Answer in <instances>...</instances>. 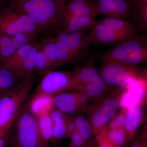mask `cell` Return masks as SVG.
I'll return each instance as SVG.
<instances>
[{"label": "cell", "instance_id": "14", "mask_svg": "<svg viewBox=\"0 0 147 147\" xmlns=\"http://www.w3.org/2000/svg\"><path fill=\"white\" fill-rule=\"evenodd\" d=\"M36 37L25 34L7 35L0 34V61H4L14 54L22 46L35 40Z\"/></svg>", "mask_w": 147, "mask_h": 147}, {"label": "cell", "instance_id": "8", "mask_svg": "<svg viewBox=\"0 0 147 147\" xmlns=\"http://www.w3.org/2000/svg\"><path fill=\"white\" fill-rule=\"evenodd\" d=\"M15 123L13 141L16 147H47L38 129V118L26 105L19 112Z\"/></svg>", "mask_w": 147, "mask_h": 147}, {"label": "cell", "instance_id": "29", "mask_svg": "<svg viewBox=\"0 0 147 147\" xmlns=\"http://www.w3.org/2000/svg\"><path fill=\"white\" fill-rule=\"evenodd\" d=\"M71 139L70 144L67 147H96L95 143L90 144L86 142L77 131L69 135Z\"/></svg>", "mask_w": 147, "mask_h": 147}, {"label": "cell", "instance_id": "22", "mask_svg": "<svg viewBox=\"0 0 147 147\" xmlns=\"http://www.w3.org/2000/svg\"><path fill=\"white\" fill-rule=\"evenodd\" d=\"M36 42L35 40L28 42L19 48L12 56L3 61V66L13 71L24 58L30 52Z\"/></svg>", "mask_w": 147, "mask_h": 147}, {"label": "cell", "instance_id": "23", "mask_svg": "<svg viewBox=\"0 0 147 147\" xmlns=\"http://www.w3.org/2000/svg\"><path fill=\"white\" fill-rule=\"evenodd\" d=\"M134 18L137 29L144 32L147 30V0H131Z\"/></svg>", "mask_w": 147, "mask_h": 147}, {"label": "cell", "instance_id": "6", "mask_svg": "<svg viewBox=\"0 0 147 147\" xmlns=\"http://www.w3.org/2000/svg\"><path fill=\"white\" fill-rule=\"evenodd\" d=\"M58 60L57 68L75 59L84 57L91 44L84 32H69L56 28Z\"/></svg>", "mask_w": 147, "mask_h": 147}, {"label": "cell", "instance_id": "11", "mask_svg": "<svg viewBox=\"0 0 147 147\" xmlns=\"http://www.w3.org/2000/svg\"><path fill=\"white\" fill-rule=\"evenodd\" d=\"M72 72L68 71H50L45 75L37 88L36 92L55 96L72 91Z\"/></svg>", "mask_w": 147, "mask_h": 147}, {"label": "cell", "instance_id": "35", "mask_svg": "<svg viewBox=\"0 0 147 147\" xmlns=\"http://www.w3.org/2000/svg\"></svg>", "mask_w": 147, "mask_h": 147}, {"label": "cell", "instance_id": "19", "mask_svg": "<svg viewBox=\"0 0 147 147\" xmlns=\"http://www.w3.org/2000/svg\"><path fill=\"white\" fill-rule=\"evenodd\" d=\"M41 42H37L28 55L13 71L17 76L30 80L34 71L37 55L40 49Z\"/></svg>", "mask_w": 147, "mask_h": 147}, {"label": "cell", "instance_id": "24", "mask_svg": "<svg viewBox=\"0 0 147 147\" xmlns=\"http://www.w3.org/2000/svg\"><path fill=\"white\" fill-rule=\"evenodd\" d=\"M72 118L76 126V131L81 137L88 143H95L92 139L93 134L90 124L83 113L74 115Z\"/></svg>", "mask_w": 147, "mask_h": 147}, {"label": "cell", "instance_id": "30", "mask_svg": "<svg viewBox=\"0 0 147 147\" xmlns=\"http://www.w3.org/2000/svg\"><path fill=\"white\" fill-rule=\"evenodd\" d=\"M129 147H147V135L142 134Z\"/></svg>", "mask_w": 147, "mask_h": 147}, {"label": "cell", "instance_id": "12", "mask_svg": "<svg viewBox=\"0 0 147 147\" xmlns=\"http://www.w3.org/2000/svg\"><path fill=\"white\" fill-rule=\"evenodd\" d=\"M72 91L63 92L54 96V106L67 115L86 112L90 100L81 93Z\"/></svg>", "mask_w": 147, "mask_h": 147}, {"label": "cell", "instance_id": "18", "mask_svg": "<svg viewBox=\"0 0 147 147\" xmlns=\"http://www.w3.org/2000/svg\"><path fill=\"white\" fill-rule=\"evenodd\" d=\"M54 96L42 92H36L28 106L30 111L37 118L50 113L55 107Z\"/></svg>", "mask_w": 147, "mask_h": 147}, {"label": "cell", "instance_id": "21", "mask_svg": "<svg viewBox=\"0 0 147 147\" xmlns=\"http://www.w3.org/2000/svg\"><path fill=\"white\" fill-rule=\"evenodd\" d=\"M96 139H102L115 147H125L128 141L124 129L111 128L104 127L96 137Z\"/></svg>", "mask_w": 147, "mask_h": 147}, {"label": "cell", "instance_id": "15", "mask_svg": "<svg viewBox=\"0 0 147 147\" xmlns=\"http://www.w3.org/2000/svg\"><path fill=\"white\" fill-rule=\"evenodd\" d=\"M143 105L142 103H138L128 108L124 127L128 144L136 136L137 130L144 120V110Z\"/></svg>", "mask_w": 147, "mask_h": 147}, {"label": "cell", "instance_id": "13", "mask_svg": "<svg viewBox=\"0 0 147 147\" xmlns=\"http://www.w3.org/2000/svg\"><path fill=\"white\" fill-rule=\"evenodd\" d=\"M94 4L98 15H103L128 21L134 18L131 0H90Z\"/></svg>", "mask_w": 147, "mask_h": 147}, {"label": "cell", "instance_id": "32", "mask_svg": "<svg viewBox=\"0 0 147 147\" xmlns=\"http://www.w3.org/2000/svg\"><path fill=\"white\" fill-rule=\"evenodd\" d=\"M96 142L98 144L97 147H115L104 139H96Z\"/></svg>", "mask_w": 147, "mask_h": 147}, {"label": "cell", "instance_id": "17", "mask_svg": "<svg viewBox=\"0 0 147 147\" xmlns=\"http://www.w3.org/2000/svg\"><path fill=\"white\" fill-rule=\"evenodd\" d=\"M95 18L90 16H74L65 18L56 28L69 32H84L91 29L95 24Z\"/></svg>", "mask_w": 147, "mask_h": 147}, {"label": "cell", "instance_id": "25", "mask_svg": "<svg viewBox=\"0 0 147 147\" xmlns=\"http://www.w3.org/2000/svg\"><path fill=\"white\" fill-rule=\"evenodd\" d=\"M42 47L47 56L49 64V71L57 68L58 58L55 37L49 36L41 41Z\"/></svg>", "mask_w": 147, "mask_h": 147}, {"label": "cell", "instance_id": "26", "mask_svg": "<svg viewBox=\"0 0 147 147\" xmlns=\"http://www.w3.org/2000/svg\"><path fill=\"white\" fill-rule=\"evenodd\" d=\"M38 129L42 141L48 146L53 136V125L50 113L37 118Z\"/></svg>", "mask_w": 147, "mask_h": 147}, {"label": "cell", "instance_id": "27", "mask_svg": "<svg viewBox=\"0 0 147 147\" xmlns=\"http://www.w3.org/2000/svg\"><path fill=\"white\" fill-rule=\"evenodd\" d=\"M17 77L10 69L3 67L0 68V96L16 85Z\"/></svg>", "mask_w": 147, "mask_h": 147}, {"label": "cell", "instance_id": "34", "mask_svg": "<svg viewBox=\"0 0 147 147\" xmlns=\"http://www.w3.org/2000/svg\"><path fill=\"white\" fill-rule=\"evenodd\" d=\"M1 9H0V11H1Z\"/></svg>", "mask_w": 147, "mask_h": 147}, {"label": "cell", "instance_id": "28", "mask_svg": "<svg viewBox=\"0 0 147 147\" xmlns=\"http://www.w3.org/2000/svg\"><path fill=\"white\" fill-rule=\"evenodd\" d=\"M128 108L124 107L108 123L107 126L109 128L124 129Z\"/></svg>", "mask_w": 147, "mask_h": 147}, {"label": "cell", "instance_id": "7", "mask_svg": "<svg viewBox=\"0 0 147 147\" xmlns=\"http://www.w3.org/2000/svg\"><path fill=\"white\" fill-rule=\"evenodd\" d=\"M33 84L30 79L25 80L0 96V127L8 130L12 125Z\"/></svg>", "mask_w": 147, "mask_h": 147}, {"label": "cell", "instance_id": "2", "mask_svg": "<svg viewBox=\"0 0 147 147\" xmlns=\"http://www.w3.org/2000/svg\"><path fill=\"white\" fill-rule=\"evenodd\" d=\"M136 34L129 21L105 16L96 20L88 36L91 44L117 45Z\"/></svg>", "mask_w": 147, "mask_h": 147}, {"label": "cell", "instance_id": "9", "mask_svg": "<svg viewBox=\"0 0 147 147\" xmlns=\"http://www.w3.org/2000/svg\"><path fill=\"white\" fill-rule=\"evenodd\" d=\"M98 69L110 91H127L130 82L144 72L141 71L139 65L117 63H102Z\"/></svg>", "mask_w": 147, "mask_h": 147}, {"label": "cell", "instance_id": "10", "mask_svg": "<svg viewBox=\"0 0 147 147\" xmlns=\"http://www.w3.org/2000/svg\"><path fill=\"white\" fill-rule=\"evenodd\" d=\"M40 32L36 25L26 14L17 11L10 6L0 11V34L16 35L22 34L37 37Z\"/></svg>", "mask_w": 147, "mask_h": 147}, {"label": "cell", "instance_id": "20", "mask_svg": "<svg viewBox=\"0 0 147 147\" xmlns=\"http://www.w3.org/2000/svg\"><path fill=\"white\" fill-rule=\"evenodd\" d=\"M50 115L53 121V136L51 140L57 142L69 137L67 129V115L54 107L50 111Z\"/></svg>", "mask_w": 147, "mask_h": 147}, {"label": "cell", "instance_id": "16", "mask_svg": "<svg viewBox=\"0 0 147 147\" xmlns=\"http://www.w3.org/2000/svg\"><path fill=\"white\" fill-rule=\"evenodd\" d=\"M74 16H88L95 18L98 15L94 4L90 0H67L62 20Z\"/></svg>", "mask_w": 147, "mask_h": 147}, {"label": "cell", "instance_id": "3", "mask_svg": "<svg viewBox=\"0 0 147 147\" xmlns=\"http://www.w3.org/2000/svg\"><path fill=\"white\" fill-rule=\"evenodd\" d=\"M72 76V91L81 93L90 100H98L110 92L92 60L75 68Z\"/></svg>", "mask_w": 147, "mask_h": 147}, {"label": "cell", "instance_id": "5", "mask_svg": "<svg viewBox=\"0 0 147 147\" xmlns=\"http://www.w3.org/2000/svg\"><path fill=\"white\" fill-rule=\"evenodd\" d=\"M126 91H110L102 98L92 101L89 105L86 112L87 118L95 137L115 115Z\"/></svg>", "mask_w": 147, "mask_h": 147}, {"label": "cell", "instance_id": "33", "mask_svg": "<svg viewBox=\"0 0 147 147\" xmlns=\"http://www.w3.org/2000/svg\"><path fill=\"white\" fill-rule=\"evenodd\" d=\"M7 130L0 127V138H3L6 135Z\"/></svg>", "mask_w": 147, "mask_h": 147}, {"label": "cell", "instance_id": "31", "mask_svg": "<svg viewBox=\"0 0 147 147\" xmlns=\"http://www.w3.org/2000/svg\"><path fill=\"white\" fill-rule=\"evenodd\" d=\"M67 129L69 137L70 134L76 131V126L72 117H69L68 115L67 120Z\"/></svg>", "mask_w": 147, "mask_h": 147}, {"label": "cell", "instance_id": "4", "mask_svg": "<svg viewBox=\"0 0 147 147\" xmlns=\"http://www.w3.org/2000/svg\"><path fill=\"white\" fill-rule=\"evenodd\" d=\"M102 63H117L139 65L146 63L147 40L136 34L100 55Z\"/></svg>", "mask_w": 147, "mask_h": 147}, {"label": "cell", "instance_id": "1", "mask_svg": "<svg viewBox=\"0 0 147 147\" xmlns=\"http://www.w3.org/2000/svg\"><path fill=\"white\" fill-rule=\"evenodd\" d=\"M67 0H11L9 6L26 14L40 31L56 28L63 17Z\"/></svg>", "mask_w": 147, "mask_h": 147}]
</instances>
